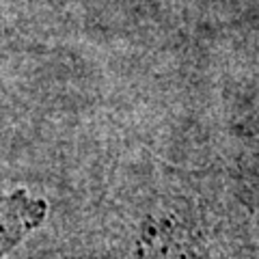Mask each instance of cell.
Listing matches in <instances>:
<instances>
[{
  "mask_svg": "<svg viewBox=\"0 0 259 259\" xmlns=\"http://www.w3.org/2000/svg\"><path fill=\"white\" fill-rule=\"evenodd\" d=\"M46 216V203L32 201L26 194L0 197V255L37 227Z\"/></svg>",
  "mask_w": 259,
  "mask_h": 259,
  "instance_id": "cell-1",
  "label": "cell"
}]
</instances>
